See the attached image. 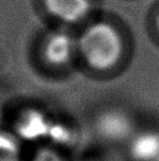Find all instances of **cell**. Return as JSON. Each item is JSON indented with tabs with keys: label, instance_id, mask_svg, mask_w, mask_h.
I'll list each match as a JSON object with an SVG mask.
<instances>
[{
	"label": "cell",
	"instance_id": "obj_1",
	"mask_svg": "<svg viewBox=\"0 0 159 161\" xmlns=\"http://www.w3.org/2000/svg\"><path fill=\"white\" fill-rule=\"evenodd\" d=\"M79 53L89 67L108 71L119 63L123 55V38L117 27L108 20L89 23L77 38Z\"/></svg>",
	"mask_w": 159,
	"mask_h": 161
},
{
	"label": "cell",
	"instance_id": "obj_2",
	"mask_svg": "<svg viewBox=\"0 0 159 161\" xmlns=\"http://www.w3.org/2000/svg\"><path fill=\"white\" fill-rule=\"evenodd\" d=\"M79 53L77 38L67 28L54 30L46 36L42 54L46 63L54 67H66Z\"/></svg>",
	"mask_w": 159,
	"mask_h": 161
},
{
	"label": "cell",
	"instance_id": "obj_3",
	"mask_svg": "<svg viewBox=\"0 0 159 161\" xmlns=\"http://www.w3.org/2000/svg\"><path fill=\"white\" fill-rule=\"evenodd\" d=\"M49 18L66 26L83 23L93 14L95 0H39Z\"/></svg>",
	"mask_w": 159,
	"mask_h": 161
},
{
	"label": "cell",
	"instance_id": "obj_4",
	"mask_svg": "<svg viewBox=\"0 0 159 161\" xmlns=\"http://www.w3.org/2000/svg\"><path fill=\"white\" fill-rule=\"evenodd\" d=\"M52 119L39 108H26L14 122V134L21 142H39L47 139Z\"/></svg>",
	"mask_w": 159,
	"mask_h": 161
},
{
	"label": "cell",
	"instance_id": "obj_5",
	"mask_svg": "<svg viewBox=\"0 0 159 161\" xmlns=\"http://www.w3.org/2000/svg\"><path fill=\"white\" fill-rule=\"evenodd\" d=\"M96 128L98 134L110 142L129 141L135 133L130 115L118 109H109L100 114L96 119Z\"/></svg>",
	"mask_w": 159,
	"mask_h": 161
},
{
	"label": "cell",
	"instance_id": "obj_6",
	"mask_svg": "<svg viewBox=\"0 0 159 161\" xmlns=\"http://www.w3.org/2000/svg\"><path fill=\"white\" fill-rule=\"evenodd\" d=\"M129 142V155L132 161L159 160V132L144 130L135 132Z\"/></svg>",
	"mask_w": 159,
	"mask_h": 161
},
{
	"label": "cell",
	"instance_id": "obj_7",
	"mask_svg": "<svg viewBox=\"0 0 159 161\" xmlns=\"http://www.w3.org/2000/svg\"><path fill=\"white\" fill-rule=\"evenodd\" d=\"M47 141L58 149H64L74 146L77 141V133L74 127L62 120H53L49 126Z\"/></svg>",
	"mask_w": 159,
	"mask_h": 161
},
{
	"label": "cell",
	"instance_id": "obj_8",
	"mask_svg": "<svg viewBox=\"0 0 159 161\" xmlns=\"http://www.w3.org/2000/svg\"><path fill=\"white\" fill-rule=\"evenodd\" d=\"M21 143L14 132L0 130V161H22Z\"/></svg>",
	"mask_w": 159,
	"mask_h": 161
},
{
	"label": "cell",
	"instance_id": "obj_9",
	"mask_svg": "<svg viewBox=\"0 0 159 161\" xmlns=\"http://www.w3.org/2000/svg\"><path fill=\"white\" fill-rule=\"evenodd\" d=\"M27 161H64V158L60 149L48 145L36 148Z\"/></svg>",
	"mask_w": 159,
	"mask_h": 161
},
{
	"label": "cell",
	"instance_id": "obj_10",
	"mask_svg": "<svg viewBox=\"0 0 159 161\" xmlns=\"http://www.w3.org/2000/svg\"><path fill=\"white\" fill-rule=\"evenodd\" d=\"M155 25H156V30L158 32V36H159V9L157 14H156V19H155Z\"/></svg>",
	"mask_w": 159,
	"mask_h": 161
},
{
	"label": "cell",
	"instance_id": "obj_11",
	"mask_svg": "<svg viewBox=\"0 0 159 161\" xmlns=\"http://www.w3.org/2000/svg\"><path fill=\"white\" fill-rule=\"evenodd\" d=\"M3 115H4V112H3V108L0 106V130H1V122H3Z\"/></svg>",
	"mask_w": 159,
	"mask_h": 161
},
{
	"label": "cell",
	"instance_id": "obj_12",
	"mask_svg": "<svg viewBox=\"0 0 159 161\" xmlns=\"http://www.w3.org/2000/svg\"><path fill=\"white\" fill-rule=\"evenodd\" d=\"M158 161H159V160H158Z\"/></svg>",
	"mask_w": 159,
	"mask_h": 161
}]
</instances>
